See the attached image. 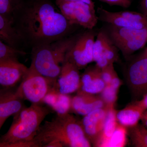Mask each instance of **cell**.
I'll list each match as a JSON object with an SVG mask.
<instances>
[{
  "mask_svg": "<svg viewBox=\"0 0 147 147\" xmlns=\"http://www.w3.org/2000/svg\"><path fill=\"white\" fill-rule=\"evenodd\" d=\"M24 45L32 48L73 34L71 25L52 0H24L13 15Z\"/></svg>",
  "mask_w": 147,
  "mask_h": 147,
  "instance_id": "1",
  "label": "cell"
},
{
  "mask_svg": "<svg viewBox=\"0 0 147 147\" xmlns=\"http://www.w3.org/2000/svg\"><path fill=\"white\" fill-rule=\"evenodd\" d=\"M35 147H90L81 121L70 113L58 115L40 125L32 140Z\"/></svg>",
  "mask_w": 147,
  "mask_h": 147,
  "instance_id": "2",
  "label": "cell"
},
{
  "mask_svg": "<svg viewBox=\"0 0 147 147\" xmlns=\"http://www.w3.org/2000/svg\"><path fill=\"white\" fill-rule=\"evenodd\" d=\"M51 110L41 103H32L25 107L14 115L8 131L1 137L0 147H35L32 140Z\"/></svg>",
  "mask_w": 147,
  "mask_h": 147,
  "instance_id": "3",
  "label": "cell"
},
{
  "mask_svg": "<svg viewBox=\"0 0 147 147\" xmlns=\"http://www.w3.org/2000/svg\"><path fill=\"white\" fill-rule=\"evenodd\" d=\"M82 32L32 48L30 66L46 78L57 81L66 56Z\"/></svg>",
  "mask_w": 147,
  "mask_h": 147,
  "instance_id": "4",
  "label": "cell"
},
{
  "mask_svg": "<svg viewBox=\"0 0 147 147\" xmlns=\"http://www.w3.org/2000/svg\"><path fill=\"white\" fill-rule=\"evenodd\" d=\"M109 25L105 30L125 57L142 49L147 42V28L139 30Z\"/></svg>",
  "mask_w": 147,
  "mask_h": 147,
  "instance_id": "5",
  "label": "cell"
},
{
  "mask_svg": "<svg viewBox=\"0 0 147 147\" xmlns=\"http://www.w3.org/2000/svg\"><path fill=\"white\" fill-rule=\"evenodd\" d=\"M57 85V81L46 78L30 66L16 92L24 100L41 103L47 93Z\"/></svg>",
  "mask_w": 147,
  "mask_h": 147,
  "instance_id": "6",
  "label": "cell"
},
{
  "mask_svg": "<svg viewBox=\"0 0 147 147\" xmlns=\"http://www.w3.org/2000/svg\"><path fill=\"white\" fill-rule=\"evenodd\" d=\"M55 3L71 25L92 30L98 21L95 7L82 1H58Z\"/></svg>",
  "mask_w": 147,
  "mask_h": 147,
  "instance_id": "7",
  "label": "cell"
},
{
  "mask_svg": "<svg viewBox=\"0 0 147 147\" xmlns=\"http://www.w3.org/2000/svg\"><path fill=\"white\" fill-rule=\"evenodd\" d=\"M96 34L94 29L82 32L67 54L65 59L74 64L79 70L86 68L94 62L93 47Z\"/></svg>",
  "mask_w": 147,
  "mask_h": 147,
  "instance_id": "8",
  "label": "cell"
},
{
  "mask_svg": "<svg viewBox=\"0 0 147 147\" xmlns=\"http://www.w3.org/2000/svg\"><path fill=\"white\" fill-rule=\"evenodd\" d=\"M97 13L98 20L115 26L139 30L147 28V17L142 13L130 11L112 12L99 7Z\"/></svg>",
  "mask_w": 147,
  "mask_h": 147,
  "instance_id": "9",
  "label": "cell"
},
{
  "mask_svg": "<svg viewBox=\"0 0 147 147\" xmlns=\"http://www.w3.org/2000/svg\"><path fill=\"white\" fill-rule=\"evenodd\" d=\"M127 82L129 89L137 97L147 93V58L141 55L129 65L126 74Z\"/></svg>",
  "mask_w": 147,
  "mask_h": 147,
  "instance_id": "10",
  "label": "cell"
},
{
  "mask_svg": "<svg viewBox=\"0 0 147 147\" xmlns=\"http://www.w3.org/2000/svg\"><path fill=\"white\" fill-rule=\"evenodd\" d=\"M79 70L74 64L65 59L57 80V86L61 93L69 94L79 90L81 81Z\"/></svg>",
  "mask_w": 147,
  "mask_h": 147,
  "instance_id": "11",
  "label": "cell"
},
{
  "mask_svg": "<svg viewBox=\"0 0 147 147\" xmlns=\"http://www.w3.org/2000/svg\"><path fill=\"white\" fill-rule=\"evenodd\" d=\"M28 68L18 60L0 61V84L2 88H13L21 83Z\"/></svg>",
  "mask_w": 147,
  "mask_h": 147,
  "instance_id": "12",
  "label": "cell"
},
{
  "mask_svg": "<svg viewBox=\"0 0 147 147\" xmlns=\"http://www.w3.org/2000/svg\"><path fill=\"white\" fill-rule=\"evenodd\" d=\"M13 88L0 90V129L6 120L15 115L26 107L23 99Z\"/></svg>",
  "mask_w": 147,
  "mask_h": 147,
  "instance_id": "13",
  "label": "cell"
},
{
  "mask_svg": "<svg viewBox=\"0 0 147 147\" xmlns=\"http://www.w3.org/2000/svg\"><path fill=\"white\" fill-rule=\"evenodd\" d=\"M108 109L106 106L96 109L84 116L81 121L84 132L92 146L95 144L102 131Z\"/></svg>",
  "mask_w": 147,
  "mask_h": 147,
  "instance_id": "14",
  "label": "cell"
},
{
  "mask_svg": "<svg viewBox=\"0 0 147 147\" xmlns=\"http://www.w3.org/2000/svg\"><path fill=\"white\" fill-rule=\"evenodd\" d=\"M105 107L100 96L78 90L72 98L71 110L80 115L85 116L91 112Z\"/></svg>",
  "mask_w": 147,
  "mask_h": 147,
  "instance_id": "15",
  "label": "cell"
},
{
  "mask_svg": "<svg viewBox=\"0 0 147 147\" xmlns=\"http://www.w3.org/2000/svg\"><path fill=\"white\" fill-rule=\"evenodd\" d=\"M105 84L102 80L100 69L96 65L86 67L81 75V86L79 90L91 94H100L105 88Z\"/></svg>",
  "mask_w": 147,
  "mask_h": 147,
  "instance_id": "16",
  "label": "cell"
},
{
  "mask_svg": "<svg viewBox=\"0 0 147 147\" xmlns=\"http://www.w3.org/2000/svg\"><path fill=\"white\" fill-rule=\"evenodd\" d=\"M0 40L11 47L22 50L24 42L13 25V16L0 14Z\"/></svg>",
  "mask_w": 147,
  "mask_h": 147,
  "instance_id": "17",
  "label": "cell"
},
{
  "mask_svg": "<svg viewBox=\"0 0 147 147\" xmlns=\"http://www.w3.org/2000/svg\"><path fill=\"white\" fill-rule=\"evenodd\" d=\"M71 100L72 98L69 94L61 93L56 85L45 95L42 102L58 115H64L71 110Z\"/></svg>",
  "mask_w": 147,
  "mask_h": 147,
  "instance_id": "18",
  "label": "cell"
},
{
  "mask_svg": "<svg viewBox=\"0 0 147 147\" xmlns=\"http://www.w3.org/2000/svg\"><path fill=\"white\" fill-rule=\"evenodd\" d=\"M146 110L136 102L117 112V118L119 123L131 128L139 124Z\"/></svg>",
  "mask_w": 147,
  "mask_h": 147,
  "instance_id": "19",
  "label": "cell"
},
{
  "mask_svg": "<svg viewBox=\"0 0 147 147\" xmlns=\"http://www.w3.org/2000/svg\"><path fill=\"white\" fill-rule=\"evenodd\" d=\"M117 112L115 107L109 108L102 131L93 146L108 147L110 138L118 124Z\"/></svg>",
  "mask_w": 147,
  "mask_h": 147,
  "instance_id": "20",
  "label": "cell"
},
{
  "mask_svg": "<svg viewBox=\"0 0 147 147\" xmlns=\"http://www.w3.org/2000/svg\"><path fill=\"white\" fill-rule=\"evenodd\" d=\"M96 36L94 44L93 61L96 63L95 65L101 69L110 64L103 56L105 47L110 38L105 30L98 32Z\"/></svg>",
  "mask_w": 147,
  "mask_h": 147,
  "instance_id": "21",
  "label": "cell"
},
{
  "mask_svg": "<svg viewBox=\"0 0 147 147\" xmlns=\"http://www.w3.org/2000/svg\"><path fill=\"white\" fill-rule=\"evenodd\" d=\"M129 137L134 147H147V129L143 125L138 124L130 128Z\"/></svg>",
  "mask_w": 147,
  "mask_h": 147,
  "instance_id": "22",
  "label": "cell"
},
{
  "mask_svg": "<svg viewBox=\"0 0 147 147\" xmlns=\"http://www.w3.org/2000/svg\"><path fill=\"white\" fill-rule=\"evenodd\" d=\"M27 54L23 50L11 47L0 40V61H18L20 57Z\"/></svg>",
  "mask_w": 147,
  "mask_h": 147,
  "instance_id": "23",
  "label": "cell"
},
{
  "mask_svg": "<svg viewBox=\"0 0 147 147\" xmlns=\"http://www.w3.org/2000/svg\"><path fill=\"white\" fill-rule=\"evenodd\" d=\"M127 127L118 124L110 138L108 147H123L126 146L128 134Z\"/></svg>",
  "mask_w": 147,
  "mask_h": 147,
  "instance_id": "24",
  "label": "cell"
},
{
  "mask_svg": "<svg viewBox=\"0 0 147 147\" xmlns=\"http://www.w3.org/2000/svg\"><path fill=\"white\" fill-rule=\"evenodd\" d=\"M119 89L112 85H106L100 93V97L105 103V106L108 108L115 107L117 99Z\"/></svg>",
  "mask_w": 147,
  "mask_h": 147,
  "instance_id": "25",
  "label": "cell"
},
{
  "mask_svg": "<svg viewBox=\"0 0 147 147\" xmlns=\"http://www.w3.org/2000/svg\"><path fill=\"white\" fill-rule=\"evenodd\" d=\"M24 0H0V14L13 16V13Z\"/></svg>",
  "mask_w": 147,
  "mask_h": 147,
  "instance_id": "26",
  "label": "cell"
},
{
  "mask_svg": "<svg viewBox=\"0 0 147 147\" xmlns=\"http://www.w3.org/2000/svg\"><path fill=\"white\" fill-rule=\"evenodd\" d=\"M119 50L110 39L104 50L103 56L109 63L117 62L119 60Z\"/></svg>",
  "mask_w": 147,
  "mask_h": 147,
  "instance_id": "27",
  "label": "cell"
},
{
  "mask_svg": "<svg viewBox=\"0 0 147 147\" xmlns=\"http://www.w3.org/2000/svg\"><path fill=\"white\" fill-rule=\"evenodd\" d=\"M115 71V70L113 63L110 64L106 67L100 69L101 77L105 86L110 84Z\"/></svg>",
  "mask_w": 147,
  "mask_h": 147,
  "instance_id": "28",
  "label": "cell"
},
{
  "mask_svg": "<svg viewBox=\"0 0 147 147\" xmlns=\"http://www.w3.org/2000/svg\"><path fill=\"white\" fill-rule=\"evenodd\" d=\"M111 6H118L124 8H128L131 5L132 0H99Z\"/></svg>",
  "mask_w": 147,
  "mask_h": 147,
  "instance_id": "29",
  "label": "cell"
},
{
  "mask_svg": "<svg viewBox=\"0 0 147 147\" xmlns=\"http://www.w3.org/2000/svg\"><path fill=\"white\" fill-rule=\"evenodd\" d=\"M135 102L142 108H144L145 110H147V93L143 96L142 100H138Z\"/></svg>",
  "mask_w": 147,
  "mask_h": 147,
  "instance_id": "30",
  "label": "cell"
},
{
  "mask_svg": "<svg viewBox=\"0 0 147 147\" xmlns=\"http://www.w3.org/2000/svg\"><path fill=\"white\" fill-rule=\"evenodd\" d=\"M140 6L142 13L147 17V0H141Z\"/></svg>",
  "mask_w": 147,
  "mask_h": 147,
  "instance_id": "31",
  "label": "cell"
},
{
  "mask_svg": "<svg viewBox=\"0 0 147 147\" xmlns=\"http://www.w3.org/2000/svg\"><path fill=\"white\" fill-rule=\"evenodd\" d=\"M141 120L143 122V125L147 129V110L145 111L143 114Z\"/></svg>",
  "mask_w": 147,
  "mask_h": 147,
  "instance_id": "32",
  "label": "cell"
},
{
  "mask_svg": "<svg viewBox=\"0 0 147 147\" xmlns=\"http://www.w3.org/2000/svg\"><path fill=\"white\" fill-rule=\"evenodd\" d=\"M142 55H143V56H144V57L147 58V48L145 49L144 51L143 52V53H142Z\"/></svg>",
  "mask_w": 147,
  "mask_h": 147,
  "instance_id": "33",
  "label": "cell"
}]
</instances>
